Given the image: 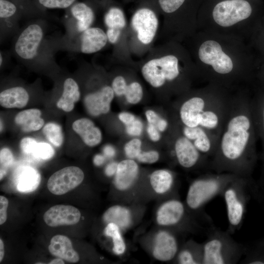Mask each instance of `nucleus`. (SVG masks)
<instances>
[{"label":"nucleus","instance_id":"28","mask_svg":"<svg viewBox=\"0 0 264 264\" xmlns=\"http://www.w3.org/2000/svg\"><path fill=\"white\" fill-rule=\"evenodd\" d=\"M176 262L181 264H202V243L190 241L179 249L176 257Z\"/></svg>","mask_w":264,"mask_h":264},{"label":"nucleus","instance_id":"13","mask_svg":"<svg viewBox=\"0 0 264 264\" xmlns=\"http://www.w3.org/2000/svg\"><path fill=\"white\" fill-rule=\"evenodd\" d=\"M70 14L66 22V38L74 37L90 27L94 19L93 10L84 2L74 3L70 7Z\"/></svg>","mask_w":264,"mask_h":264},{"label":"nucleus","instance_id":"46","mask_svg":"<svg viewBox=\"0 0 264 264\" xmlns=\"http://www.w3.org/2000/svg\"><path fill=\"white\" fill-rule=\"evenodd\" d=\"M118 164L116 162H111L109 164L105 169V174L107 176H110L115 174L117 169Z\"/></svg>","mask_w":264,"mask_h":264},{"label":"nucleus","instance_id":"9","mask_svg":"<svg viewBox=\"0 0 264 264\" xmlns=\"http://www.w3.org/2000/svg\"><path fill=\"white\" fill-rule=\"evenodd\" d=\"M174 154L177 162L184 168L209 170L210 158L199 151L183 134L174 142Z\"/></svg>","mask_w":264,"mask_h":264},{"label":"nucleus","instance_id":"27","mask_svg":"<svg viewBox=\"0 0 264 264\" xmlns=\"http://www.w3.org/2000/svg\"><path fill=\"white\" fill-rule=\"evenodd\" d=\"M42 112L37 109H30L19 112L14 121L24 132L37 131L42 128L44 120L41 117Z\"/></svg>","mask_w":264,"mask_h":264},{"label":"nucleus","instance_id":"23","mask_svg":"<svg viewBox=\"0 0 264 264\" xmlns=\"http://www.w3.org/2000/svg\"><path fill=\"white\" fill-rule=\"evenodd\" d=\"M29 95L25 88L15 86L0 92V104L7 109L22 108L27 104Z\"/></svg>","mask_w":264,"mask_h":264},{"label":"nucleus","instance_id":"32","mask_svg":"<svg viewBox=\"0 0 264 264\" xmlns=\"http://www.w3.org/2000/svg\"><path fill=\"white\" fill-rule=\"evenodd\" d=\"M106 236L112 238L113 244V251L117 255H121L124 253L126 245L120 231V228L115 223H108L104 229Z\"/></svg>","mask_w":264,"mask_h":264},{"label":"nucleus","instance_id":"15","mask_svg":"<svg viewBox=\"0 0 264 264\" xmlns=\"http://www.w3.org/2000/svg\"><path fill=\"white\" fill-rule=\"evenodd\" d=\"M80 218L81 213L77 208L62 204L50 207L43 217L45 223L51 227L74 225L79 221Z\"/></svg>","mask_w":264,"mask_h":264},{"label":"nucleus","instance_id":"35","mask_svg":"<svg viewBox=\"0 0 264 264\" xmlns=\"http://www.w3.org/2000/svg\"><path fill=\"white\" fill-rule=\"evenodd\" d=\"M54 153V150L50 144L39 142L37 144L32 154L38 158L46 160L53 157Z\"/></svg>","mask_w":264,"mask_h":264},{"label":"nucleus","instance_id":"7","mask_svg":"<svg viewBox=\"0 0 264 264\" xmlns=\"http://www.w3.org/2000/svg\"><path fill=\"white\" fill-rule=\"evenodd\" d=\"M108 41L106 33L101 28L90 27L74 37H63L58 41L55 40L54 44L56 50L64 49L91 54L102 49Z\"/></svg>","mask_w":264,"mask_h":264},{"label":"nucleus","instance_id":"48","mask_svg":"<svg viewBox=\"0 0 264 264\" xmlns=\"http://www.w3.org/2000/svg\"><path fill=\"white\" fill-rule=\"evenodd\" d=\"M105 161V157L100 154L95 155L93 158V162L94 164L98 166L102 165L104 163Z\"/></svg>","mask_w":264,"mask_h":264},{"label":"nucleus","instance_id":"3","mask_svg":"<svg viewBox=\"0 0 264 264\" xmlns=\"http://www.w3.org/2000/svg\"><path fill=\"white\" fill-rule=\"evenodd\" d=\"M47 26L41 19L29 21L16 33L12 51L17 59L27 65L54 63L55 49L52 40L47 39Z\"/></svg>","mask_w":264,"mask_h":264},{"label":"nucleus","instance_id":"18","mask_svg":"<svg viewBox=\"0 0 264 264\" xmlns=\"http://www.w3.org/2000/svg\"><path fill=\"white\" fill-rule=\"evenodd\" d=\"M138 174V166L132 159L121 161L118 164L114 183L119 190L129 189L134 182Z\"/></svg>","mask_w":264,"mask_h":264},{"label":"nucleus","instance_id":"26","mask_svg":"<svg viewBox=\"0 0 264 264\" xmlns=\"http://www.w3.org/2000/svg\"><path fill=\"white\" fill-rule=\"evenodd\" d=\"M39 172L29 166L19 168L16 175L17 190L21 192L28 193L35 190L41 181Z\"/></svg>","mask_w":264,"mask_h":264},{"label":"nucleus","instance_id":"49","mask_svg":"<svg viewBox=\"0 0 264 264\" xmlns=\"http://www.w3.org/2000/svg\"><path fill=\"white\" fill-rule=\"evenodd\" d=\"M4 255V243L1 239H0V262H1Z\"/></svg>","mask_w":264,"mask_h":264},{"label":"nucleus","instance_id":"45","mask_svg":"<svg viewBox=\"0 0 264 264\" xmlns=\"http://www.w3.org/2000/svg\"><path fill=\"white\" fill-rule=\"evenodd\" d=\"M118 117L120 120L126 126L131 124L136 118L132 114L127 112L120 113Z\"/></svg>","mask_w":264,"mask_h":264},{"label":"nucleus","instance_id":"4","mask_svg":"<svg viewBox=\"0 0 264 264\" xmlns=\"http://www.w3.org/2000/svg\"><path fill=\"white\" fill-rule=\"evenodd\" d=\"M238 176L228 173L202 174L190 184L186 198L189 210L208 226L213 225L205 207L211 199L221 196L227 184Z\"/></svg>","mask_w":264,"mask_h":264},{"label":"nucleus","instance_id":"41","mask_svg":"<svg viewBox=\"0 0 264 264\" xmlns=\"http://www.w3.org/2000/svg\"><path fill=\"white\" fill-rule=\"evenodd\" d=\"M38 143L33 138L31 137H24L22 138L20 143L22 151L25 154H32Z\"/></svg>","mask_w":264,"mask_h":264},{"label":"nucleus","instance_id":"36","mask_svg":"<svg viewBox=\"0 0 264 264\" xmlns=\"http://www.w3.org/2000/svg\"><path fill=\"white\" fill-rule=\"evenodd\" d=\"M43 7L48 9H66L71 7L76 0H37Z\"/></svg>","mask_w":264,"mask_h":264},{"label":"nucleus","instance_id":"1","mask_svg":"<svg viewBox=\"0 0 264 264\" xmlns=\"http://www.w3.org/2000/svg\"><path fill=\"white\" fill-rule=\"evenodd\" d=\"M256 133L250 99L231 98L222 131L209 169L249 177L257 158Z\"/></svg>","mask_w":264,"mask_h":264},{"label":"nucleus","instance_id":"47","mask_svg":"<svg viewBox=\"0 0 264 264\" xmlns=\"http://www.w3.org/2000/svg\"><path fill=\"white\" fill-rule=\"evenodd\" d=\"M103 153L105 156L112 157L115 154V150L112 146L107 145L104 147Z\"/></svg>","mask_w":264,"mask_h":264},{"label":"nucleus","instance_id":"14","mask_svg":"<svg viewBox=\"0 0 264 264\" xmlns=\"http://www.w3.org/2000/svg\"><path fill=\"white\" fill-rule=\"evenodd\" d=\"M132 26L137 32L138 40L143 44H150L154 38L158 22L154 13L148 8L137 10L132 16Z\"/></svg>","mask_w":264,"mask_h":264},{"label":"nucleus","instance_id":"30","mask_svg":"<svg viewBox=\"0 0 264 264\" xmlns=\"http://www.w3.org/2000/svg\"><path fill=\"white\" fill-rule=\"evenodd\" d=\"M150 180L154 190L158 194H163L172 189L175 183V176L168 170H158L151 174Z\"/></svg>","mask_w":264,"mask_h":264},{"label":"nucleus","instance_id":"29","mask_svg":"<svg viewBox=\"0 0 264 264\" xmlns=\"http://www.w3.org/2000/svg\"><path fill=\"white\" fill-rule=\"evenodd\" d=\"M250 106L256 133L262 145L264 160V96L250 100Z\"/></svg>","mask_w":264,"mask_h":264},{"label":"nucleus","instance_id":"40","mask_svg":"<svg viewBox=\"0 0 264 264\" xmlns=\"http://www.w3.org/2000/svg\"><path fill=\"white\" fill-rule=\"evenodd\" d=\"M126 127L127 133L132 136L140 135L142 132V123L137 118H136L132 122Z\"/></svg>","mask_w":264,"mask_h":264},{"label":"nucleus","instance_id":"16","mask_svg":"<svg viewBox=\"0 0 264 264\" xmlns=\"http://www.w3.org/2000/svg\"><path fill=\"white\" fill-rule=\"evenodd\" d=\"M114 95L112 88L108 86L88 94L84 100L87 110L93 116L107 113L110 111Z\"/></svg>","mask_w":264,"mask_h":264},{"label":"nucleus","instance_id":"43","mask_svg":"<svg viewBox=\"0 0 264 264\" xmlns=\"http://www.w3.org/2000/svg\"><path fill=\"white\" fill-rule=\"evenodd\" d=\"M145 114L149 124L153 125L156 128L161 118L152 110H147Z\"/></svg>","mask_w":264,"mask_h":264},{"label":"nucleus","instance_id":"31","mask_svg":"<svg viewBox=\"0 0 264 264\" xmlns=\"http://www.w3.org/2000/svg\"><path fill=\"white\" fill-rule=\"evenodd\" d=\"M103 219L105 222L114 223L122 229L127 228L132 221L129 210L120 205H114L109 208L105 212Z\"/></svg>","mask_w":264,"mask_h":264},{"label":"nucleus","instance_id":"11","mask_svg":"<svg viewBox=\"0 0 264 264\" xmlns=\"http://www.w3.org/2000/svg\"><path fill=\"white\" fill-rule=\"evenodd\" d=\"M198 56L202 62L212 66L215 72L220 75H227L233 70L231 59L222 51L220 45L215 41L204 42L199 48Z\"/></svg>","mask_w":264,"mask_h":264},{"label":"nucleus","instance_id":"38","mask_svg":"<svg viewBox=\"0 0 264 264\" xmlns=\"http://www.w3.org/2000/svg\"><path fill=\"white\" fill-rule=\"evenodd\" d=\"M185 0H159L162 9L166 13H170L178 9Z\"/></svg>","mask_w":264,"mask_h":264},{"label":"nucleus","instance_id":"12","mask_svg":"<svg viewBox=\"0 0 264 264\" xmlns=\"http://www.w3.org/2000/svg\"><path fill=\"white\" fill-rule=\"evenodd\" d=\"M84 178L83 171L76 166L65 167L49 178L47 186L53 194L62 195L79 186Z\"/></svg>","mask_w":264,"mask_h":264},{"label":"nucleus","instance_id":"44","mask_svg":"<svg viewBox=\"0 0 264 264\" xmlns=\"http://www.w3.org/2000/svg\"><path fill=\"white\" fill-rule=\"evenodd\" d=\"M147 132L150 139L156 142L159 140L160 136L158 129L154 125L149 124L147 127Z\"/></svg>","mask_w":264,"mask_h":264},{"label":"nucleus","instance_id":"21","mask_svg":"<svg viewBox=\"0 0 264 264\" xmlns=\"http://www.w3.org/2000/svg\"><path fill=\"white\" fill-rule=\"evenodd\" d=\"M19 11L16 4L9 0H0V19L1 33L8 34L18 31L16 29Z\"/></svg>","mask_w":264,"mask_h":264},{"label":"nucleus","instance_id":"24","mask_svg":"<svg viewBox=\"0 0 264 264\" xmlns=\"http://www.w3.org/2000/svg\"><path fill=\"white\" fill-rule=\"evenodd\" d=\"M114 94L117 96L125 95L128 102L132 104L138 103L143 96L141 86L137 82L127 85L125 79L121 76L116 77L111 87Z\"/></svg>","mask_w":264,"mask_h":264},{"label":"nucleus","instance_id":"42","mask_svg":"<svg viewBox=\"0 0 264 264\" xmlns=\"http://www.w3.org/2000/svg\"><path fill=\"white\" fill-rule=\"evenodd\" d=\"M8 200L5 197L0 196V224H3L7 219V209Z\"/></svg>","mask_w":264,"mask_h":264},{"label":"nucleus","instance_id":"50","mask_svg":"<svg viewBox=\"0 0 264 264\" xmlns=\"http://www.w3.org/2000/svg\"><path fill=\"white\" fill-rule=\"evenodd\" d=\"M64 263H65L63 261V259H62L61 258H59L55 259L52 260L51 261H50L49 263V264H64Z\"/></svg>","mask_w":264,"mask_h":264},{"label":"nucleus","instance_id":"39","mask_svg":"<svg viewBox=\"0 0 264 264\" xmlns=\"http://www.w3.org/2000/svg\"><path fill=\"white\" fill-rule=\"evenodd\" d=\"M136 158L140 162L151 164L158 160L159 154L155 151L141 152Z\"/></svg>","mask_w":264,"mask_h":264},{"label":"nucleus","instance_id":"33","mask_svg":"<svg viewBox=\"0 0 264 264\" xmlns=\"http://www.w3.org/2000/svg\"><path fill=\"white\" fill-rule=\"evenodd\" d=\"M47 139L53 145L60 147L63 144L64 136L61 126L54 123H47L43 129Z\"/></svg>","mask_w":264,"mask_h":264},{"label":"nucleus","instance_id":"25","mask_svg":"<svg viewBox=\"0 0 264 264\" xmlns=\"http://www.w3.org/2000/svg\"><path fill=\"white\" fill-rule=\"evenodd\" d=\"M81 93L77 82L72 78H66L63 83L62 95L57 102V107L66 112L71 111L80 98Z\"/></svg>","mask_w":264,"mask_h":264},{"label":"nucleus","instance_id":"34","mask_svg":"<svg viewBox=\"0 0 264 264\" xmlns=\"http://www.w3.org/2000/svg\"><path fill=\"white\" fill-rule=\"evenodd\" d=\"M14 157L11 151L8 148L2 149L0 152V180L7 174L8 168L14 162Z\"/></svg>","mask_w":264,"mask_h":264},{"label":"nucleus","instance_id":"8","mask_svg":"<svg viewBox=\"0 0 264 264\" xmlns=\"http://www.w3.org/2000/svg\"><path fill=\"white\" fill-rule=\"evenodd\" d=\"M142 74L152 86L158 88L166 81H172L179 74L177 58L172 55L152 59L142 68Z\"/></svg>","mask_w":264,"mask_h":264},{"label":"nucleus","instance_id":"6","mask_svg":"<svg viewBox=\"0 0 264 264\" xmlns=\"http://www.w3.org/2000/svg\"><path fill=\"white\" fill-rule=\"evenodd\" d=\"M250 184V177L238 176L227 184L221 195L227 212L228 225L226 231L231 235L242 225L249 198Z\"/></svg>","mask_w":264,"mask_h":264},{"label":"nucleus","instance_id":"19","mask_svg":"<svg viewBox=\"0 0 264 264\" xmlns=\"http://www.w3.org/2000/svg\"><path fill=\"white\" fill-rule=\"evenodd\" d=\"M48 250L52 255L68 262L77 263L79 260V255L73 248L71 241L64 235L54 236L50 240Z\"/></svg>","mask_w":264,"mask_h":264},{"label":"nucleus","instance_id":"20","mask_svg":"<svg viewBox=\"0 0 264 264\" xmlns=\"http://www.w3.org/2000/svg\"><path fill=\"white\" fill-rule=\"evenodd\" d=\"M72 127L87 145L93 147L101 142V132L91 120L86 118L77 119L73 123Z\"/></svg>","mask_w":264,"mask_h":264},{"label":"nucleus","instance_id":"22","mask_svg":"<svg viewBox=\"0 0 264 264\" xmlns=\"http://www.w3.org/2000/svg\"><path fill=\"white\" fill-rule=\"evenodd\" d=\"M104 22L107 27L106 34L108 41L111 44L116 43L119 38L121 30L126 25V20L122 11L112 7L106 14Z\"/></svg>","mask_w":264,"mask_h":264},{"label":"nucleus","instance_id":"2","mask_svg":"<svg viewBox=\"0 0 264 264\" xmlns=\"http://www.w3.org/2000/svg\"><path fill=\"white\" fill-rule=\"evenodd\" d=\"M230 100L215 93L192 96L180 104L179 118L183 126L194 128L202 138L218 145Z\"/></svg>","mask_w":264,"mask_h":264},{"label":"nucleus","instance_id":"5","mask_svg":"<svg viewBox=\"0 0 264 264\" xmlns=\"http://www.w3.org/2000/svg\"><path fill=\"white\" fill-rule=\"evenodd\" d=\"M205 234L206 239L202 242V264H235L241 261L245 246L229 232L213 225Z\"/></svg>","mask_w":264,"mask_h":264},{"label":"nucleus","instance_id":"17","mask_svg":"<svg viewBox=\"0 0 264 264\" xmlns=\"http://www.w3.org/2000/svg\"><path fill=\"white\" fill-rule=\"evenodd\" d=\"M178 250V242L173 233L160 231L157 234L153 250V255L156 259L170 261L176 258Z\"/></svg>","mask_w":264,"mask_h":264},{"label":"nucleus","instance_id":"10","mask_svg":"<svg viewBox=\"0 0 264 264\" xmlns=\"http://www.w3.org/2000/svg\"><path fill=\"white\" fill-rule=\"evenodd\" d=\"M251 12V5L245 0H226L215 6L213 17L219 25L228 27L247 19Z\"/></svg>","mask_w":264,"mask_h":264},{"label":"nucleus","instance_id":"37","mask_svg":"<svg viewBox=\"0 0 264 264\" xmlns=\"http://www.w3.org/2000/svg\"><path fill=\"white\" fill-rule=\"evenodd\" d=\"M141 141L139 139H133L125 145L124 151L129 159L136 158L141 152Z\"/></svg>","mask_w":264,"mask_h":264}]
</instances>
